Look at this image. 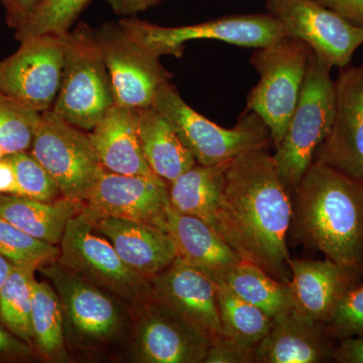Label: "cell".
Segmentation results:
<instances>
[{"label": "cell", "instance_id": "obj_1", "mask_svg": "<svg viewBox=\"0 0 363 363\" xmlns=\"http://www.w3.org/2000/svg\"><path fill=\"white\" fill-rule=\"evenodd\" d=\"M292 216V194L267 147L229 162L215 228L241 259L286 284L291 279L286 238Z\"/></svg>", "mask_w": 363, "mask_h": 363}, {"label": "cell", "instance_id": "obj_2", "mask_svg": "<svg viewBox=\"0 0 363 363\" xmlns=\"http://www.w3.org/2000/svg\"><path fill=\"white\" fill-rule=\"evenodd\" d=\"M294 233L363 278V180L317 161L293 194Z\"/></svg>", "mask_w": 363, "mask_h": 363}, {"label": "cell", "instance_id": "obj_3", "mask_svg": "<svg viewBox=\"0 0 363 363\" xmlns=\"http://www.w3.org/2000/svg\"><path fill=\"white\" fill-rule=\"evenodd\" d=\"M38 271L58 293L69 354L97 357L128 341L135 316L130 306L58 260Z\"/></svg>", "mask_w": 363, "mask_h": 363}, {"label": "cell", "instance_id": "obj_4", "mask_svg": "<svg viewBox=\"0 0 363 363\" xmlns=\"http://www.w3.org/2000/svg\"><path fill=\"white\" fill-rule=\"evenodd\" d=\"M114 104L113 86L95 30L81 23L63 35L61 84L51 111L89 133Z\"/></svg>", "mask_w": 363, "mask_h": 363}, {"label": "cell", "instance_id": "obj_5", "mask_svg": "<svg viewBox=\"0 0 363 363\" xmlns=\"http://www.w3.org/2000/svg\"><path fill=\"white\" fill-rule=\"evenodd\" d=\"M331 69L329 64L311 52L298 104L274 155L279 177L292 196L315 161L318 150L330 133L333 124L334 81Z\"/></svg>", "mask_w": 363, "mask_h": 363}, {"label": "cell", "instance_id": "obj_6", "mask_svg": "<svg viewBox=\"0 0 363 363\" xmlns=\"http://www.w3.org/2000/svg\"><path fill=\"white\" fill-rule=\"evenodd\" d=\"M154 106L169 119L202 166L223 164L243 152L264 149L272 142L269 128L253 112L245 111L234 128H222L186 104L171 82L160 89Z\"/></svg>", "mask_w": 363, "mask_h": 363}, {"label": "cell", "instance_id": "obj_7", "mask_svg": "<svg viewBox=\"0 0 363 363\" xmlns=\"http://www.w3.org/2000/svg\"><path fill=\"white\" fill-rule=\"evenodd\" d=\"M311 52L305 43L285 37L257 48L250 57L260 78L248 94L247 111L259 116L269 128L274 149L298 104Z\"/></svg>", "mask_w": 363, "mask_h": 363}, {"label": "cell", "instance_id": "obj_8", "mask_svg": "<svg viewBox=\"0 0 363 363\" xmlns=\"http://www.w3.org/2000/svg\"><path fill=\"white\" fill-rule=\"evenodd\" d=\"M59 247L60 264L121 298L133 311L152 300L150 281L124 264L84 212L69 220Z\"/></svg>", "mask_w": 363, "mask_h": 363}, {"label": "cell", "instance_id": "obj_9", "mask_svg": "<svg viewBox=\"0 0 363 363\" xmlns=\"http://www.w3.org/2000/svg\"><path fill=\"white\" fill-rule=\"evenodd\" d=\"M131 37L161 58H180L186 43L195 40H217L240 47L257 48L286 37L278 21L269 13L238 14L183 26H162L130 18L118 21Z\"/></svg>", "mask_w": 363, "mask_h": 363}, {"label": "cell", "instance_id": "obj_10", "mask_svg": "<svg viewBox=\"0 0 363 363\" xmlns=\"http://www.w3.org/2000/svg\"><path fill=\"white\" fill-rule=\"evenodd\" d=\"M30 152L49 172L62 196L78 202L84 203L104 168L89 133L52 111L43 112Z\"/></svg>", "mask_w": 363, "mask_h": 363}, {"label": "cell", "instance_id": "obj_11", "mask_svg": "<svg viewBox=\"0 0 363 363\" xmlns=\"http://www.w3.org/2000/svg\"><path fill=\"white\" fill-rule=\"evenodd\" d=\"M94 30L111 76L116 104L133 109L154 105L160 89L173 77L159 57L136 42L118 21Z\"/></svg>", "mask_w": 363, "mask_h": 363}, {"label": "cell", "instance_id": "obj_12", "mask_svg": "<svg viewBox=\"0 0 363 363\" xmlns=\"http://www.w3.org/2000/svg\"><path fill=\"white\" fill-rule=\"evenodd\" d=\"M128 343L133 362L203 363L211 337L178 313L150 300L135 312Z\"/></svg>", "mask_w": 363, "mask_h": 363}, {"label": "cell", "instance_id": "obj_13", "mask_svg": "<svg viewBox=\"0 0 363 363\" xmlns=\"http://www.w3.org/2000/svg\"><path fill=\"white\" fill-rule=\"evenodd\" d=\"M266 7L286 37L309 45L332 68L348 65L363 45V28L353 26L316 0H266Z\"/></svg>", "mask_w": 363, "mask_h": 363}, {"label": "cell", "instance_id": "obj_14", "mask_svg": "<svg viewBox=\"0 0 363 363\" xmlns=\"http://www.w3.org/2000/svg\"><path fill=\"white\" fill-rule=\"evenodd\" d=\"M63 37L42 35L21 42L11 56L0 61V94L35 111H51L61 84Z\"/></svg>", "mask_w": 363, "mask_h": 363}, {"label": "cell", "instance_id": "obj_15", "mask_svg": "<svg viewBox=\"0 0 363 363\" xmlns=\"http://www.w3.org/2000/svg\"><path fill=\"white\" fill-rule=\"evenodd\" d=\"M169 207L168 183L159 177L121 175L102 168L82 211L91 219L119 217L162 229Z\"/></svg>", "mask_w": 363, "mask_h": 363}, {"label": "cell", "instance_id": "obj_16", "mask_svg": "<svg viewBox=\"0 0 363 363\" xmlns=\"http://www.w3.org/2000/svg\"><path fill=\"white\" fill-rule=\"evenodd\" d=\"M315 161L363 180V64L342 67L334 81L333 124Z\"/></svg>", "mask_w": 363, "mask_h": 363}, {"label": "cell", "instance_id": "obj_17", "mask_svg": "<svg viewBox=\"0 0 363 363\" xmlns=\"http://www.w3.org/2000/svg\"><path fill=\"white\" fill-rule=\"evenodd\" d=\"M150 284L152 301L178 313L210 337L222 335L216 281L206 272L177 257Z\"/></svg>", "mask_w": 363, "mask_h": 363}, {"label": "cell", "instance_id": "obj_18", "mask_svg": "<svg viewBox=\"0 0 363 363\" xmlns=\"http://www.w3.org/2000/svg\"><path fill=\"white\" fill-rule=\"evenodd\" d=\"M91 220L111 241L124 264L149 281L178 257L171 236L160 227L119 217H99Z\"/></svg>", "mask_w": 363, "mask_h": 363}, {"label": "cell", "instance_id": "obj_19", "mask_svg": "<svg viewBox=\"0 0 363 363\" xmlns=\"http://www.w3.org/2000/svg\"><path fill=\"white\" fill-rule=\"evenodd\" d=\"M335 340L326 326L293 309L272 320L257 350V363H322L333 360Z\"/></svg>", "mask_w": 363, "mask_h": 363}, {"label": "cell", "instance_id": "obj_20", "mask_svg": "<svg viewBox=\"0 0 363 363\" xmlns=\"http://www.w3.org/2000/svg\"><path fill=\"white\" fill-rule=\"evenodd\" d=\"M289 267L288 286L294 309L324 325L344 294L362 279L355 272L328 259H291Z\"/></svg>", "mask_w": 363, "mask_h": 363}, {"label": "cell", "instance_id": "obj_21", "mask_svg": "<svg viewBox=\"0 0 363 363\" xmlns=\"http://www.w3.org/2000/svg\"><path fill=\"white\" fill-rule=\"evenodd\" d=\"M162 229L171 236L178 257L209 274L215 281L241 259L213 226L168 208Z\"/></svg>", "mask_w": 363, "mask_h": 363}, {"label": "cell", "instance_id": "obj_22", "mask_svg": "<svg viewBox=\"0 0 363 363\" xmlns=\"http://www.w3.org/2000/svg\"><path fill=\"white\" fill-rule=\"evenodd\" d=\"M100 164L121 175L156 176L143 157L138 131V112L114 104L89 131Z\"/></svg>", "mask_w": 363, "mask_h": 363}, {"label": "cell", "instance_id": "obj_23", "mask_svg": "<svg viewBox=\"0 0 363 363\" xmlns=\"http://www.w3.org/2000/svg\"><path fill=\"white\" fill-rule=\"evenodd\" d=\"M136 112L143 157L155 175L169 184L197 164L169 119L154 105Z\"/></svg>", "mask_w": 363, "mask_h": 363}, {"label": "cell", "instance_id": "obj_24", "mask_svg": "<svg viewBox=\"0 0 363 363\" xmlns=\"http://www.w3.org/2000/svg\"><path fill=\"white\" fill-rule=\"evenodd\" d=\"M83 209V203L61 197L43 202L25 196L0 194V217L23 233L59 247L67 224Z\"/></svg>", "mask_w": 363, "mask_h": 363}, {"label": "cell", "instance_id": "obj_25", "mask_svg": "<svg viewBox=\"0 0 363 363\" xmlns=\"http://www.w3.org/2000/svg\"><path fill=\"white\" fill-rule=\"evenodd\" d=\"M229 162L214 166L196 164L168 184L169 207L178 213L197 217L215 228Z\"/></svg>", "mask_w": 363, "mask_h": 363}, {"label": "cell", "instance_id": "obj_26", "mask_svg": "<svg viewBox=\"0 0 363 363\" xmlns=\"http://www.w3.org/2000/svg\"><path fill=\"white\" fill-rule=\"evenodd\" d=\"M32 327V346L38 357L48 362L71 359L67 348L61 301L49 281H33Z\"/></svg>", "mask_w": 363, "mask_h": 363}, {"label": "cell", "instance_id": "obj_27", "mask_svg": "<svg viewBox=\"0 0 363 363\" xmlns=\"http://www.w3.org/2000/svg\"><path fill=\"white\" fill-rule=\"evenodd\" d=\"M219 281L225 284L236 296L266 313L272 320L293 309L288 284L272 278L248 260L242 259L234 264Z\"/></svg>", "mask_w": 363, "mask_h": 363}, {"label": "cell", "instance_id": "obj_28", "mask_svg": "<svg viewBox=\"0 0 363 363\" xmlns=\"http://www.w3.org/2000/svg\"><path fill=\"white\" fill-rule=\"evenodd\" d=\"M216 286L222 335L257 347L271 329L272 320L259 308L236 296L222 281H216Z\"/></svg>", "mask_w": 363, "mask_h": 363}, {"label": "cell", "instance_id": "obj_29", "mask_svg": "<svg viewBox=\"0 0 363 363\" xmlns=\"http://www.w3.org/2000/svg\"><path fill=\"white\" fill-rule=\"evenodd\" d=\"M35 267L13 264L0 291V323L32 345L33 284Z\"/></svg>", "mask_w": 363, "mask_h": 363}, {"label": "cell", "instance_id": "obj_30", "mask_svg": "<svg viewBox=\"0 0 363 363\" xmlns=\"http://www.w3.org/2000/svg\"><path fill=\"white\" fill-rule=\"evenodd\" d=\"M90 2L91 0H40L33 13L14 30V38L21 43L42 35L63 37L71 32V26Z\"/></svg>", "mask_w": 363, "mask_h": 363}, {"label": "cell", "instance_id": "obj_31", "mask_svg": "<svg viewBox=\"0 0 363 363\" xmlns=\"http://www.w3.org/2000/svg\"><path fill=\"white\" fill-rule=\"evenodd\" d=\"M42 113L0 94V145L6 154L30 150Z\"/></svg>", "mask_w": 363, "mask_h": 363}, {"label": "cell", "instance_id": "obj_32", "mask_svg": "<svg viewBox=\"0 0 363 363\" xmlns=\"http://www.w3.org/2000/svg\"><path fill=\"white\" fill-rule=\"evenodd\" d=\"M0 255L16 266L39 269L58 259L60 247L28 235L0 217Z\"/></svg>", "mask_w": 363, "mask_h": 363}, {"label": "cell", "instance_id": "obj_33", "mask_svg": "<svg viewBox=\"0 0 363 363\" xmlns=\"http://www.w3.org/2000/svg\"><path fill=\"white\" fill-rule=\"evenodd\" d=\"M6 157L16 174L18 195L43 202L63 197L56 182L30 150L13 152Z\"/></svg>", "mask_w": 363, "mask_h": 363}, {"label": "cell", "instance_id": "obj_34", "mask_svg": "<svg viewBox=\"0 0 363 363\" xmlns=\"http://www.w3.org/2000/svg\"><path fill=\"white\" fill-rule=\"evenodd\" d=\"M325 326L336 341L363 336V284L344 294Z\"/></svg>", "mask_w": 363, "mask_h": 363}, {"label": "cell", "instance_id": "obj_35", "mask_svg": "<svg viewBox=\"0 0 363 363\" xmlns=\"http://www.w3.org/2000/svg\"><path fill=\"white\" fill-rule=\"evenodd\" d=\"M257 350L226 337L211 338L209 350L203 363H257Z\"/></svg>", "mask_w": 363, "mask_h": 363}, {"label": "cell", "instance_id": "obj_36", "mask_svg": "<svg viewBox=\"0 0 363 363\" xmlns=\"http://www.w3.org/2000/svg\"><path fill=\"white\" fill-rule=\"evenodd\" d=\"M37 357L33 346L0 323V362H30Z\"/></svg>", "mask_w": 363, "mask_h": 363}, {"label": "cell", "instance_id": "obj_37", "mask_svg": "<svg viewBox=\"0 0 363 363\" xmlns=\"http://www.w3.org/2000/svg\"><path fill=\"white\" fill-rule=\"evenodd\" d=\"M350 21L353 26L363 28V0H316Z\"/></svg>", "mask_w": 363, "mask_h": 363}, {"label": "cell", "instance_id": "obj_38", "mask_svg": "<svg viewBox=\"0 0 363 363\" xmlns=\"http://www.w3.org/2000/svg\"><path fill=\"white\" fill-rule=\"evenodd\" d=\"M333 360L338 363H363V336L337 341Z\"/></svg>", "mask_w": 363, "mask_h": 363}, {"label": "cell", "instance_id": "obj_39", "mask_svg": "<svg viewBox=\"0 0 363 363\" xmlns=\"http://www.w3.org/2000/svg\"><path fill=\"white\" fill-rule=\"evenodd\" d=\"M40 0H6V21L9 28L16 30L28 18Z\"/></svg>", "mask_w": 363, "mask_h": 363}, {"label": "cell", "instance_id": "obj_40", "mask_svg": "<svg viewBox=\"0 0 363 363\" xmlns=\"http://www.w3.org/2000/svg\"><path fill=\"white\" fill-rule=\"evenodd\" d=\"M106 2L114 13L130 18L156 6L160 0H106Z\"/></svg>", "mask_w": 363, "mask_h": 363}, {"label": "cell", "instance_id": "obj_41", "mask_svg": "<svg viewBox=\"0 0 363 363\" xmlns=\"http://www.w3.org/2000/svg\"><path fill=\"white\" fill-rule=\"evenodd\" d=\"M0 194L18 195L16 174L6 157L0 160Z\"/></svg>", "mask_w": 363, "mask_h": 363}, {"label": "cell", "instance_id": "obj_42", "mask_svg": "<svg viewBox=\"0 0 363 363\" xmlns=\"http://www.w3.org/2000/svg\"><path fill=\"white\" fill-rule=\"evenodd\" d=\"M13 264L9 260H7L6 257H2L0 255V291H1L2 286L6 283L7 277H9V272L11 271Z\"/></svg>", "mask_w": 363, "mask_h": 363}, {"label": "cell", "instance_id": "obj_43", "mask_svg": "<svg viewBox=\"0 0 363 363\" xmlns=\"http://www.w3.org/2000/svg\"><path fill=\"white\" fill-rule=\"evenodd\" d=\"M7 156L6 150L2 149L1 145H0V160L4 159V157H6Z\"/></svg>", "mask_w": 363, "mask_h": 363}, {"label": "cell", "instance_id": "obj_44", "mask_svg": "<svg viewBox=\"0 0 363 363\" xmlns=\"http://www.w3.org/2000/svg\"><path fill=\"white\" fill-rule=\"evenodd\" d=\"M0 1H1L2 4H4V2L6 1V0H0Z\"/></svg>", "mask_w": 363, "mask_h": 363}]
</instances>
